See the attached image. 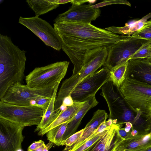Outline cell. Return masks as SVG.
Listing matches in <instances>:
<instances>
[{
	"label": "cell",
	"mask_w": 151,
	"mask_h": 151,
	"mask_svg": "<svg viewBox=\"0 0 151 151\" xmlns=\"http://www.w3.org/2000/svg\"><path fill=\"white\" fill-rule=\"evenodd\" d=\"M90 1H91L90 0H73L70 3L72 4H84V3L89 2L90 3H91Z\"/></svg>",
	"instance_id": "obj_36"
},
{
	"label": "cell",
	"mask_w": 151,
	"mask_h": 151,
	"mask_svg": "<svg viewBox=\"0 0 151 151\" xmlns=\"http://www.w3.org/2000/svg\"><path fill=\"white\" fill-rule=\"evenodd\" d=\"M125 126L124 129L125 131L127 132H131L133 129V124L130 122H127L125 123Z\"/></svg>",
	"instance_id": "obj_35"
},
{
	"label": "cell",
	"mask_w": 151,
	"mask_h": 151,
	"mask_svg": "<svg viewBox=\"0 0 151 151\" xmlns=\"http://www.w3.org/2000/svg\"><path fill=\"white\" fill-rule=\"evenodd\" d=\"M110 70L103 68L85 78L70 94L74 102H81L95 96L97 91L109 81Z\"/></svg>",
	"instance_id": "obj_10"
},
{
	"label": "cell",
	"mask_w": 151,
	"mask_h": 151,
	"mask_svg": "<svg viewBox=\"0 0 151 151\" xmlns=\"http://www.w3.org/2000/svg\"><path fill=\"white\" fill-rule=\"evenodd\" d=\"M151 18V13H150L140 19L134 22L127 24L122 27L112 26L106 28L105 29L114 34L130 36L140 29L146 23L148 19Z\"/></svg>",
	"instance_id": "obj_21"
},
{
	"label": "cell",
	"mask_w": 151,
	"mask_h": 151,
	"mask_svg": "<svg viewBox=\"0 0 151 151\" xmlns=\"http://www.w3.org/2000/svg\"><path fill=\"white\" fill-rule=\"evenodd\" d=\"M48 147H47V146L46 145V146L45 147L44 151H48Z\"/></svg>",
	"instance_id": "obj_41"
},
{
	"label": "cell",
	"mask_w": 151,
	"mask_h": 151,
	"mask_svg": "<svg viewBox=\"0 0 151 151\" xmlns=\"http://www.w3.org/2000/svg\"><path fill=\"white\" fill-rule=\"evenodd\" d=\"M148 116H149L150 121V124H151V130L150 133L151 134V109H150L149 111V114L148 115Z\"/></svg>",
	"instance_id": "obj_39"
},
{
	"label": "cell",
	"mask_w": 151,
	"mask_h": 151,
	"mask_svg": "<svg viewBox=\"0 0 151 151\" xmlns=\"http://www.w3.org/2000/svg\"><path fill=\"white\" fill-rule=\"evenodd\" d=\"M59 85L55 87L52 96L46 110L44 112L42 120L37 126L35 132H39L45 129L50 125L57 118L60 113L55 111V102Z\"/></svg>",
	"instance_id": "obj_20"
},
{
	"label": "cell",
	"mask_w": 151,
	"mask_h": 151,
	"mask_svg": "<svg viewBox=\"0 0 151 151\" xmlns=\"http://www.w3.org/2000/svg\"><path fill=\"white\" fill-rule=\"evenodd\" d=\"M108 49L101 48L91 50L86 55L83 65L75 75L64 80L56 96L54 109L59 110L64 99L70 95L74 89L85 78L97 71L104 64L106 58Z\"/></svg>",
	"instance_id": "obj_3"
},
{
	"label": "cell",
	"mask_w": 151,
	"mask_h": 151,
	"mask_svg": "<svg viewBox=\"0 0 151 151\" xmlns=\"http://www.w3.org/2000/svg\"><path fill=\"white\" fill-rule=\"evenodd\" d=\"M44 112L42 108L32 105H17L0 101V118L24 127L38 125Z\"/></svg>",
	"instance_id": "obj_7"
},
{
	"label": "cell",
	"mask_w": 151,
	"mask_h": 151,
	"mask_svg": "<svg viewBox=\"0 0 151 151\" xmlns=\"http://www.w3.org/2000/svg\"><path fill=\"white\" fill-rule=\"evenodd\" d=\"M106 122V125L109 127H111L113 124V120L111 119H109Z\"/></svg>",
	"instance_id": "obj_38"
},
{
	"label": "cell",
	"mask_w": 151,
	"mask_h": 151,
	"mask_svg": "<svg viewBox=\"0 0 151 151\" xmlns=\"http://www.w3.org/2000/svg\"><path fill=\"white\" fill-rule=\"evenodd\" d=\"M151 147V134H138L131 138L124 139L118 147V151L128 150L142 151Z\"/></svg>",
	"instance_id": "obj_17"
},
{
	"label": "cell",
	"mask_w": 151,
	"mask_h": 151,
	"mask_svg": "<svg viewBox=\"0 0 151 151\" xmlns=\"http://www.w3.org/2000/svg\"><path fill=\"white\" fill-rule=\"evenodd\" d=\"M26 1L35 12V16L38 17L55 9L60 5L53 3L52 0H27Z\"/></svg>",
	"instance_id": "obj_22"
},
{
	"label": "cell",
	"mask_w": 151,
	"mask_h": 151,
	"mask_svg": "<svg viewBox=\"0 0 151 151\" xmlns=\"http://www.w3.org/2000/svg\"><path fill=\"white\" fill-rule=\"evenodd\" d=\"M92 5L91 3L87 4H72L67 11L59 14L54 22L91 23L98 18L101 14L100 8H93Z\"/></svg>",
	"instance_id": "obj_13"
},
{
	"label": "cell",
	"mask_w": 151,
	"mask_h": 151,
	"mask_svg": "<svg viewBox=\"0 0 151 151\" xmlns=\"http://www.w3.org/2000/svg\"><path fill=\"white\" fill-rule=\"evenodd\" d=\"M83 129L76 132L64 141V145L66 146V147L64 149L65 151L71 147L81 137L83 134Z\"/></svg>",
	"instance_id": "obj_29"
},
{
	"label": "cell",
	"mask_w": 151,
	"mask_h": 151,
	"mask_svg": "<svg viewBox=\"0 0 151 151\" xmlns=\"http://www.w3.org/2000/svg\"><path fill=\"white\" fill-rule=\"evenodd\" d=\"M74 104V101L70 95L65 97L63 100L62 105L67 107L71 106Z\"/></svg>",
	"instance_id": "obj_32"
},
{
	"label": "cell",
	"mask_w": 151,
	"mask_h": 151,
	"mask_svg": "<svg viewBox=\"0 0 151 151\" xmlns=\"http://www.w3.org/2000/svg\"><path fill=\"white\" fill-rule=\"evenodd\" d=\"M149 62L151 64V57L149 59Z\"/></svg>",
	"instance_id": "obj_42"
},
{
	"label": "cell",
	"mask_w": 151,
	"mask_h": 151,
	"mask_svg": "<svg viewBox=\"0 0 151 151\" xmlns=\"http://www.w3.org/2000/svg\"><path fill=\"white\" fill-rule=\"evenodd\" d=\"M128 63V61L110 71L109 81H112L119 88L125 78Z\"/></svg>",
	"instance_id": "obj_24"
},
{
	"label": "cell",
	"mask_w": 151,
	"mask_h": 151,
	"mask_svg": "<svg viewBox=\"0 0 151 151\" xmlns=\"http://www.w3.org/2000/svg\"><path fill=\"white\" fill-rule=\"evenodd\" d=\"M132 35L147 40L151 43V23L147 21L140 29Z\"/></svg>",
	"instance_id": "obj_26"
},
{
	"label": "cell",
	"mask_w": 151,
	"mask_h": 151,
	"mask_svg": "<svg viewBox=\"0 0 151 151\" xmlns=\"http://www.w3.org/2000/svg\"><path fill=\"white\" fill-rule=\"evenodd\" d=\"M120 89L131 110L148 116L151 109V85L126 76Z\"/></svg>",
	"instance_id": "obj_4"
},
{
	"label": "cell",
	"mask_w": 151,
	"mask_h": 151,
	"mask_svg": "<svg viewBox=\"0 0 151 151\" xmlns=\"http://www.w3.org/2000/svg\"><path fill=\"white\" fill-rule=\"evenodd\" d=\"M99 102L95 96L88 98L76 114L68 125L63 137V143L67 138L75 133L83 118L91 109L96 106Z\"/></svg>",
	"instance_id": "obj_16"
},
{
	"label": "cell",
	"mask_w": 151,
	"mask_h": 151,
	"mask_svg": "<svg viewBox=\"0 0 151 151\" xmlns=\"http://www.w3.org/2000/svg\"><path fill=\"white\" fill-rule=\"evenodd\" d=\"M150 42L132 35L120 40L109 47L104 68L110 71L127 62L130 58Z\"/></svg>",
	"instance_id": "obj_6"
},
{
	"label": "cell",
	"mask_w": 151,
	"mask_h": 151,
	"mask_svg": "<svg viewBox=\"0 0 151 151\" xmlns=\"http://www.w3.org/2000/svg\"><path fill=\"white\" fill-rule=\"evenodd\" d=\"M53 25L62 41V49L76 70L82 68L85 57L90 51L108 48L129 36L114 34L91 23L62 22L55 23Z\"/></svg>",
	"instance_id": "obj_1"
},
{
	"label": "cell",
	"mask_w": 151,
	"mask_h": 151,
	"mask_svg": "<svg viewBox=\"0 0 151 151\" xmlns=\"http://www.w3.org/2000/svg\"><path fill=\"white\" fill-rule=\"evenodd\" d=\"M123 4L131 6V4L126 0H104L102 2L95 5H92L91 7L93 8H100V7L113 4Z\"/></svg>",
	"instance_id": "obj_30"
},
{
	"label": "cell",
	"mask_w": 151,
	"mask_h": 151,
	"mask_svg": "<svg viewBox=\"0 0 151 151\" xmlns=\"http://www.w3.org/2000/svg\"><path fill=\"white\" fill-rule=\"evenodd\" d=\"M63 151H65V150L64 149Z\"/></svg>",
	"instance_id": "obj_45"
},
{
	"label": "cell",
	"mask_w": 151,
	"mask_h": 151,
	"mask_svg": "<svg viewBox=\"0 0 151 151\" xmlns=\"http://www.w3.org/2000/svg\"><path fill=\"white\" fill-rule=\"evenodd\" d=\"M45 146L43 141L39 140L32 143L28 147L27 151H44Z\"/></svg>",
	"instance_id": "obj_31"
},
{
	"label": "cell",
	"mask_w": 151,
	"mask_h": 151,
	"mask_svg": "<svg viewBox=\"0 0 151 151\" xmlns=\"http://www.w3.org/2000/svg\"><path fill=\"white\" fill-rule=\"evenodd\" d=\"M126 76L151 85V64L146 58L130 60Z\"/></svg>",
	"instance_id": "obj_15"
},
{
	"label": "cell",
	"mask_w": 151,
	"mask_h": 151,
	"mask_svg": "<svg viewBox=\"0 0 151 151\" xmlns=\"http://www.w3.org/2000/svg\"><path fill=\"white\" fill-rule=\"evenodd\" d=\"M131 134L132 136H135L139 134L137 130L134 129L133 128L131 131Z\"/></svg>",
	"instance_id": "obj_37"
},
{
	"label": "cell",
	"mask_w": 151,
	"mask_h": 151,
	"mask_svg": "<svg viewBox=\"0 0 151 151\" xmlns=\"http://www.w3.org/2000/svg\"><path fill=\"white\" fill-rule=\"evenodd\" d=\"M150 23H151V20L148 21Z\"/></svg>",
	"instance_id": "obj_43"
},
{
	"label": "cell",
	"mask_w": 151,
	"mask_h": 151,
	"mask_svg": "<svg viewBox=\"0 0 151 151\" xmlns=\"http://www.w3.org/2000/svg\"><path fill=\"white\" fill-rule=\"evenodd\" d=\"M24 127L0 118V151H18L22 149Z\"/></svg>",
	"instance_id": "obj_12"
},
{
	"label": "cell",
	"mask_w": 151,
	"mask_h": 151,
	"mask_svg": "<svg viewBox=\"0 0 151 151\" xmlns=\"http://www.w3.org/2000/svg\"><path fill=\"white\" fill-rule=\"evenodd\" d=\"M69 64V61H59L36 67L26 76V85L37 89L55 87L64 77Z\"/></svg>",
	"instance_id": "obj_5"
},
{
	"label": "cell",
	"mask_w": 151,
	"mask_h": 151,
	"mask_svg": "<svg viewBox=\"0 0 151 151\" xmlns=\"http://www.w3.org/2000/svg\"><path fill=\"white\" fill-rule=\"evenodd\" d=\"M108 130L99 134L95 137L85 142L76 149L73 150L69 149L68 151H87L105 134Z\"/></svg>",
	"instance_id": "obj_27"
},
{
	"label": "cell",
	"mask_w": 151,
	"mask_h": 151,
	"mask_svg": "<svg viewBox=\"0 0 151 151\" xmlns=\"http://www.w3.org/2000/svg\"><path fill=\"white\" fill-rule=\"evenodd\" d=\"M26 53L14 45L10 37L0 34V100L11 86L22 83Z\"/></svg>",
	"instance_id": "obj_2"
},
{
	"label": "cell",
	"mask_w": 151,
	"mask_h": 151,
	"mask_svg": "<svg viewBox=\"0 0 151 151\" xmlns=\"http://www.w3.org/2000/svg\"><path fill=\"white\" fill-rule=\"evenodd\" d=\"M124 151H130L128 150H125Z\"/></svg>",
	"instance_id": "obj_44"
},
{
	"label": "cell",
	"mask_w": 151,
	"mask_h": 151,
	"mask_svg": "<svg viewBox=\"0 0 151 151\" xmlns=\"http://www.w3.org/2000/svg\"><path fill=\"white\" fill-rule=\"evenodd\" d=\"M71 120L58 125L49 130L46 133L47 139L58 146L63 145V136L68 123Z\"/></svg>",
	"instance_id": "obj_23"
},
{
	"label": "cell",
	"mask_w": 151,
	"mask_h": 151,
	"mask_svg": "<svg viewBox=\"0 0 151 151\" xmlns=\"http://www.w3.org/2000/svg\"><path fill=\"white\" fill-rule=\"evenodd\" d=\"M138 117L134 118L132 122L133 128L137 130L139 134H145L150 133L151 124L149 116H145L144 118L140 117L139 115Z\"/></svg>",
	"instance_id": "obj_25"
},
{
	"label": "cell",
	"mask_w": 151,
	"mask_h": 151,
	"mask_svg": "<svg viewBox=\"0 0 151 151\" xmlns=\"http://www.w3.org/2000/svg\"><path fill=\"white\" fill-rule=\"evenodd\" d=\"M118 132L120 136L123 139H126L133 137L131 134V132H127L124 128H121L118 130Z\"/></svg>",
	"instance_id": "obj_33"
},
{
	"label": "cell",
	"mask_w": 151,
	"mask_h": 151,
	"mask_svg": "<svg viewBox=\"0 0 151 151\" xmlns=\"http://www.w3.org/2000/svg\"><path fill=\"white\" fill-rule=\"evenodd\" d=\"M100 95L105 100L109 109V119L114 124H122L124 116L129 109L120 91L112 81H108L101 88Z\"/></svg>",
	"instance_id": "obj_11"
},
{
	"label": "cell",
	"mask_w": 151,
	"mask_h": 151,
	"mask_svg": "<svg viewBox=\"0 0 151 151\" xmlns=\"http://www.w3.org/2000/svg\"><path fill=\"white\" fill-rule=\"evenodd\" d=\"M151 43H150L145 45L137 52L132 56L130 58L129 60L133 59L146 58L151 56Z\"/></svg>",
	"instance_id": "obj_28"
},
{
	"label": "cell",
	"mask_w": 151,
	"mask_h": 151,
	"mask_svg": "<svg viewBox=\"0 0 151 151\" xmlns=\"http://www.w3.org/2000/svg\"><path fill=\"white\" fill-rule=\"evenodd\" d=\"M122 124H113L104 134L87 151H117L119 145L124 139L118 130Z\"/></svg>",
	"instance_id": "obj_14"
},
{
	"label": "cell",
	"mask_w": 151,
	"mask_h": 151,
	"mask_svg": "<svg viewBox=\"0 0 151 151\" xmlns=\"http://www.w3.org/2000/svg\"><path fill=\"white\" fill-rule=\"evenodd\" d=\"M108 116L105 110L98 109L94 113L91 119L83 129V132L81 137L69 149H75L82 145L101 123L106 120Z\"/></svg>",
	"instance_id": "obj_18"
},
{
	"label": "cell",
	"mask_w": 151,
	"mask_h": 151,
	"mask_svg": "<svg viewBox=\"0 0 151 151\" xmlns=\"http://www.w3.org/2000/svg\"><path fill=\"white\" fill-rule=\"evenodd\" d=\"M142 151H151V147Z\"/></svg>",
	"instance_id": "obj_40"
},
{
	"label": "cell",
	"mask_w": 151,
	"mask_h": 151,
	"mask_svg": "<svg viewBox=\"0 0 151 151\" xmlns=\"http://www.w3.org/2000/svg\"></svg>",
	"instance_id": "obj_46"
},
{
	"label": "cell",
	"mask_w": 151,
	"mask_h": 151,
	"mask_svg": "<svg viewBox=\"0 0 151 151\" xmlns=\"http://www.w3.org/2000/svg\"><path fill=\"white\" fill-rule=\"evenodd\" d=\"M19 23L25 26L47 46L60 51L62 48V41L56 31L48 22L35 16L29 17H20Z\"/></svg>",
	"instance_id": "obj_9"
},
{
	"label": "cell",
	"mask_w": 151,
	"mask_h": 151,
	"mask_svg": "<svg viewBox=\"0 0 151 151\" xmlns=\"http://www.w3.org/2000/svg\"><path fill=\"white\" fill-rule=\"evenodd\" d=\"M55 87L37 89L16 83L9 88L0 101L15 105H30L31 102L34 100L51 99Z\"/></svg>",
	"instance_id": "obj_8"
},
{
	"label": "cell",
	"mask_w": 151,
	"mask_h": 151,
	"mask_svg": "<svg viewBox=\"0 0 151 151\" xmlns=\"http://www.w3.org/2000/svg\"><path fill=\"white\" fill-rule=\"evenodd\" d=\"M52 2L55 4L60 5L69 2H71L73 0H52Z\"/></svg>",
	"instance_id": "obj_34"
},
{
	"label": "cell",
	"mask_w": 151,
	"mask_h": 151,
	"mask_svg": "<svg viewBox=\"0 0 151 151\" xmlns=\"http://www.w3.org/2000/svg\"><path fill=\"white\" fill-rule=\"evenodd\" d=\"M85 101L81 102H74L73 105L67 107L66 110L64 111H61L55 119L45 129L38 132V135L42 136L53 128L71 120Z\"/></svg>",
	"instance_id": "obj_19"
}]
</instances>
